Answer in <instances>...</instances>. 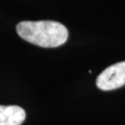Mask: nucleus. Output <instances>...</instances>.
<instances>
[{"label": "nucleus", "mask_w": 125, "mask_h": 125, "mask_svg": "<svg viewBox=\"0 0 125 125\" xmlns=\"http://www.w3.org/2000/svg\"><path fill=\"white\" fill-rule=\"evenodd\" d=\"M125 85V61L105 69L96 79V86L103 91H110Z\"/></svg>", "instance_id": "f03ea898"}, {"label": "nucleus", "mask_w": 125, "mask_h": 125, "mask_svg": "<svg viewBox=\"0 0 125 125\" xmlns=\"http://www.w3.org/2000/svg\"><path fill=\"white\" fill-rule=\"evenodd\" d=\"M25 118L26 113L21 107L0 105V125H21Z\"/></svg>", "instance_id": "7ed1b4c3"}, {"label": "nucleus", "mask_w": 125, "mask_h": 125, "mask_svg": "<svg viewBox=\"0 0 125 125\" xmlns=\"http://www.w3.org/2000/svg\"><path fill=\"white\" fill-rule=\"evenodd\" d=\"M18 34L25 41L41 47H58L66 43L68 29L53 21H21L17 24Z\"/></svg>", "instance_id": "f257e3e1"}]
</instances>
